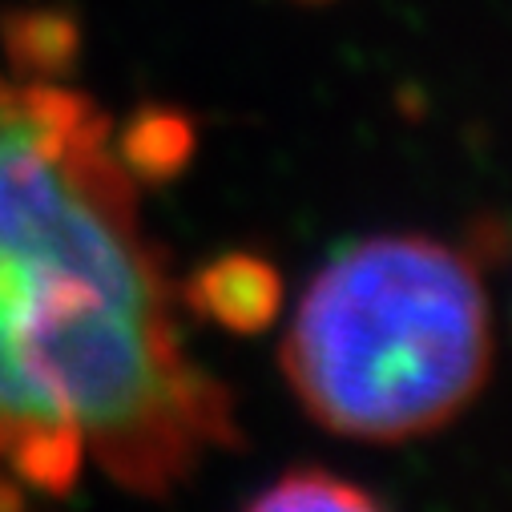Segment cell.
<instances>
[{"label":"cell","mask_w":512,"mask_h":512,"mask_svg":"<svg viewBox=\"0 0 512 512\" xmlns=\"http://www.w3.org/2000/svg\"><path fill=\"white\" fill-rule=\"evenodd\" d=\"M234 444L105 113L0 77V468L65 496L93 456L121 488L166 496Z\"/></svg>","instance_id":"obj_1"},{"label":"cell","mask_w":512,"mask_h":512,"mask_svg":"<svg viewBox=\"0 0 512 512\" xmlns=\"http://www.w3.org/2000/svg\"><path fill=\"white\" fill-rule=\"evenodd\" d=\"M492 367L480 259L424 234L343 246L283 339L299 404L335 436L400 444L456 420Z\"/></svg>","instance_id":"obj_2"},{"label":"cell","mask_w":512,"mask_h":512,"mask_svg":"<svg viewBox=\"0 0 512 512\" xmlns=\"http://www.w3.org/2000/svg\"><path fill=\"white\" fill-rule=\"evenodd\" d=\"M186 303L234 335H259L283 311V275L259 254H218L186 283Z\"/></svg>","instance_id":"obj_3"},{"label":"cell","mask_w":512,"mask_h":512,"mask_svg":"<svg viewBox=\"0 0 512 512\" xmlns=\"http://www.w3.org/2000/svg\"><path fill=\"white\" fill-rule=\"evenodd\" d=\"M113 154L138 182H170L194 158V121L170 105H146L125 121Z\"/></svg>","instance_id":"obj_4"},{"label":"cell","mask_w":512,"mask_h":512,"mask_svg":"<svg viewBox=\"0 0 512 512\" xmlns=\"http://www.w3.org/2000/svg\"><path fill=\"white\" fill-rule=\"evenodd\" d=\"M0 41L21 77L49 81L73 65L81 33L77 21L61 9H13L0 21Z\"/></svg>","instance_id":"obj_5"},{"label":"cell","mask_w":512,"mask_h":512,"mask_svg":"<svg viewBox=\"0 0 512 512\" xmlns=\"http://www.w3.org/2000/svg\"><path fill=\"white\" fill-rule=\"evenodd\" d=\"M379 500L371 492H363L359 484L327 472V468H299L279 476L267 492L250 496V508H375Z\"/></svg>","instance_id":"obj_6"},{"label":"cell","mask_w":512,"mask_h":512,"mask_svg":"<svg viewBox=\"0 0 512 512\" xmlns=\"http://www.w3.org/2000/svg\"><path fill=\"white\" fill-rule=\"evenodd\" d=\"M25 500V492L17 488V480H5L0 476V508H17Z\"/></svg>","instance_id":"obj_7"}]
</instances>
